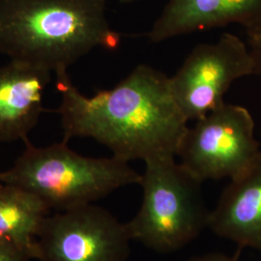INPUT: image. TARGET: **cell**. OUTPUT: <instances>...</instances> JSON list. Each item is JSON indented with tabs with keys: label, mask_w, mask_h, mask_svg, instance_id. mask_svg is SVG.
<instances>
[{
	"label": "cell",
	"mask_w": 261,
	"mask_h": 261,
	"mask_svg": "<svg viewBox=\"0 0 261 261\" xmlns=\"http://www.w3.org/2000/svg\"><path fill=\"white\" fill-rule=\"evenodd\" d=\"M56 77L63 141L90 138L128 163L176 157L188 121L171 93L168 75L150 66H137L116 86L92 97L79 91L67 71Z\"/></svg>",
	"instance_id": "1"
},
{
	"label": "cell",
	"mask_w": 261,
	"mask_h": 261,
	"mask_svg": "<svg viewBox=\"0 0 261 261\" xmlns=\"http://www.w3.org/2000/svg\"><path fill=\"white\" fill-rule=\"evenodd\" d=\"M107 0H0V53L49 73L67 71L95 47L114 50L121 36Z\"/></svg>",
	"instance_id": "2"
},
{
	"label": "cell",
	"mask_w": 261,
	"mask_h": 261,
	"mask_svg": "<svg viewBox=\"0 0 261 261\" xmlns=\"http://www.w3.org/2000/svg\"><path fill=\"white\" fill-rule=\"evenodd\" d=\"M12 168L0 172V182L18 186L40 198L51 211L92 204L114 191L139 185L141 173L128 162L84 157L67 142L36 147L28 139Z\"/></svg>",
	"instance_id": "3"
},
{
	"label": "cell",
	"mask_w": 261,
	"mask_h": 261,
	"mask_svg": "<svg viewBox=\"0 0 261 261\" xmlns=\"http://www.w3.org/2000/svg\"><path fill=\"white\" fill-rule=\"evenodd\" d=\"M175 158L144 162L139 184L142 202L126 223L132 240L162 253L175 252L193 242L208 227L210 217L202 197V183Z\"/></svg>",
	"instance_id": "4"
},
{
	"label": "cell",
	"mask_w": 261,
	"mask_h": 261,
	"mask_svg": "<svg viewBox=\"0 0 261 261\" xmlns=\"http://www.w3.org/2000/svg\"><path fill=\"white\" fill-rule=\"evenodd\" d=\"M188 127L178 146L180 164L201 183L244 172L261 151L251 112L224 102Z\"/></svg>",
	"instance_id": "5"
},
{
	"label": "cell",
	"mask_w": 261,
	"mask_h": 261,
	"mask_svg": "<svg viewBox=\"0 0 261 261\" xmlns=\"http://www.w3.org/2000/svg\"><path fill=\"white\" fill-rule=\"evenodd\" d=\"M251 75L254 61L248 45L224 33L215 43L196 46L169 83L187 121H196L224 103V95L237 80Z\"/></svg>",
	"instance_id": "6"
},
{
	"label": "cell",
	"mask_w": 261,
	"mask_h": 261,
	"mask_svg": "<svg viewBox=\"0 0 261 261\" xmlns=\"http://www.w3.org/2000/svg\"><path fill=\"white\" fill-rule=\"evenodd\" d=\"M126 223L92 204L48 214L36 239L38 261H128Z\"/></svg>",
	"instance_id": "7"
},
{
	"label": "cell",
	"mask_w": 261,
	"mask_h": 261,
	"mask_svg": "<svg viewBox=\"0 0 261 261\" xmlns=\"http://www.w3.org/2000/svg\"><path fill=\"white\" fill-rule=\"evenodd\" d=\"M231 23H261V0H168L148 33L153 43Z\"/></svg>",
	"instance_id": "8"
},
{
	"label": "cell",
	"mask_w": 261,
	"mask_h": 261,
	"mask_svg": "<svg viewBox=\"0 0 261 261\" xmlns=\"http://www.w3.org/2000/svg\"><path fill=\"white\" fill-rule=\"evenodd\" d=\"M208 227L240 248L261 253V152L250 168L229 180L210 211Z\"/></svg>",
	"instance_id": "9"
},
{
	"label": "cell",
	"mask_w": 261,
	"mask_h": 261,
	"mask_svg": "<svg viewBox=\"0 0 261 261\" xmlns=\"http://www.w3.org/2000/svg\"><path fill=\"white\" fill-rule=\"evenodd\" d=\"M50 73L11 61L0 68V142L27 140L37 125Z\"/></svg>",
	"instance_id": "10"
},
{
	"label": "cell",
	"mask_w": 261,
	"mask_h": 261,
	"mask_svg": "<svg viewBox=\"0 0 261 261\" xmlns=\"http://www.w3.org/2000/svg\"><path fill=\"white\" fill-rule=\"evenodd\" d=\"M50 210L37 196L0 182V238L16 244L36 259V239Z\"/></svg>",
	"instance_id": "11"
},
{
	"label": "cell",
	"mask_w": 261,
	"mask_h": 261,
	"mask_svg": "<svg viewBox=\"0 0 261 261\" xmlns=\"http://www.w3.org/2000/svg\"><path fill=\"white\" fill-rule=\"evenodd\" d=\"M247 45L254 61V75L261 76V23L247 28Z\"/></svg>",
	"instance_id": "12"
},
{
	"label": "cell",
	"mask_w": 261,
	"mask_h": 261,
	"mask_svg": "<svg viewBox=\"0 0 261 261\" xmlns=\"http://www.w3.org/2000/svg\"><path fill=\"white\" fill-rule=\"evenodd\" d=\"M29 252L14 243L0 238V261H31Z\"/></svg>",
	"instance_id": "13"
},
{
	"label": "cell",
	"mask_w": 261,
	"mask_h": 261,
	"mask_svg": "<svg viewBox=\"0 0 261 261\" xmlns=\"http://www.w3.org/2000/svg\"><path fill=\"white\" fill-rule=\"evenodd\" d=\"M187 261H239L233 256L226 255L221 252H213V253H206L202 255H197L195 257L190 258Z\"/></svg>",
	"instance_id": "14"
},
{
	"label": "cell",
	"mask_w": 261,
	"mask_h": 261,
	"mask_svg": "<svg viewBox=\"0 0 261 261\" xmlns=\"http://www.w3.org/2000/svg\"><path fill=\"white\" fill-rule=\"evenodd\" d=\"M121 3H124V4H129V3H135V2H138V1H140V0H119Z\"/></svg>",
	"instance_id": "15"
}]
</instances>
